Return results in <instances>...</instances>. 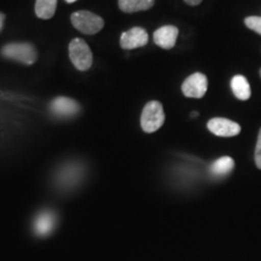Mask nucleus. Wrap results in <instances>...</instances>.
Segmentation results:
<instances>
[{"label": "nucleus", "mask_w": 261, "mask_h": 261, "mask_svg": "<svg viewBox=\"0 0 261 261\" xmlns=\"http://www.w3.org/2000/svg\"><path fill=\"white\" fill-rule=\"evenodd\" d=\"M165 123V112L162 104L158 100H151L145 104L140 115V126L145 133H154Z\"/></svg>", "instance_id": "nucleus-1"}, {"label": "nucleus", "mask_w": 261, "mask_h": 261, "mask_svg": "<svg viewBox=\"0 0 261 261\" xmlns=\"http://www.w3.org/2000/svg\"><path fill=\"white\" fill-rule=\"evenodd\" d=\"M2 55L5 58L25 65H32L38 60V52L29 42H12L5 45L2 50Z\"/></svg>", "instance_id": "nucleus-2"}, {"label": "nucleus", "mask_w": 261, "mask_h": 261, "mask_svg": "<svg viewBox=\"0 0 261 261\" xmlns=\"http://www.w3.org/2000/svg\"><path fill=\"white\" fill-rule=\"evenodd\" d=\"M69 57L74 67L81 71L89 70L93 62V55L90 46L86 44V41L79 38L70 41Z\"/></svg>", "instance_id": "nucleus-3"}, {"label": "nucleus", "mask_w": 261, "mask_h": 261, "mask_svg": "<svg viewBox=\"0 0 261 261\" xmlns=\"http://www.w3.org/2000/svg\"><path fill=\"white\" fill-rule=\"evenodd\" d=\"M71 23L77 31L87 35L97 34L104 27L103 18L90 11L74 12L71 15Z\"/></svg>", "instance_id": "nucleus-4"}, {"label": "nucleus", "mask_w": 261, "mask_h": 261, "mask_svg": "<svg viewBox=\"0 0 261 261\" xmlns=\"http://www.w3.org/2000/svg\"><path fill=\"white\" fill-rule=\"evenodd\" d=\"M208 79L204 74L194 73L181 85V92L189 98H202L207 93Z\"/></svg>", "instance_id": "nucleus-5"}, {"label": "nucleus", "mask_w": 261, "mask_h": 261, "mask_svg": "<svg viewBox=\"0 0 261 261\" xmlns=\"http://www.w3.org/2000/svg\"><path fill=\"white\" fill-rule=\"evenodd\" d=\"M51 113L61 119H69L80 113V106L76 100L68 97H57L51 102Z\"/></svg>", "instance_id": "nucleus-6"}, {"label": "nucleus", "mask_w": 261, "mask_h": 261, "mask_svg": "<svg viewBox=\"0 0 261 261\" xmlns=\"http://www.w3.org/2000/svg\"><path fill=\"white\" fill-rule=\"evenodd\" d=\"M207 128L210 132L218 137H234L241 133V126L232 120L224 119V117H214L207 123Z\"/></svg>", "instance_id": "nucleus-7"}, {"label": "nucleus", "mask_w": 261, "mask_h": 261, "mask_svg": "<svg viewBox=\"0 0 261 261\" xmlns=\"http://www.w3.org/2000/svg\"><path fill=\"white\" fill-rule=\"evenodd\" d=\"M149 35L144 28L133 27L129 31L122 33L120 38V46L125 50L143 47L148 44Z\"/></svg>", "instance_id": "nucleus-8"}, {"label": "nucleus", "mask_w": 261, "mask_h": 261, "mask_svg": "<svg viewBox=\"0 0 261 261\" xmlns=\"http://www.w3.org/2000/svg\"><path fill=\"white\" fill-rule=\"evenodd\" d=\"M179 35V29L175 25H163L154 33V41L159 47L171 50L174 47Z\"/></svg>", "instance_id": "nucleus-9"}, {"label": "nucleus", "mask_w": 261, "mask_h": 261, "mask_svg": "<svg viewBox=\"0 0 261 261\" xmlns=\"http://www.w3.org/2000/svg\"><path fill=\"white\" fill-rule=\"evenodd\" d=\"M231 90L234 97L240 100H248L252 96L250 85L248 83L247 77L243 75H234L231 79Z\"/></svg>", "instance_id": "nucleus-10"}, {"label": "nucleus", "mask_w": 261, "mask_h": 261, "mask_svg": "<svg viewBox=\"0 0 261 261\" xmlns=\"http://www.w3.org/2000/svg\"><path fill=\"white\" fill-rule=\"evenodd\" d=\"M155 0H119V8L126 14L145 11L154 6Z\"/></svg>", "instance_id": "nucleus-11"}, {"label": "nucleus", "mask_w": 261, "mask_h": 261, "mask_svg": "<svg viewBox=\"0 0 261 261\" xmlns=\"http://www.w3.org/2000/svg\"><path fill=\"white\" fill-rule=\"evenodd\" d=\"M57 9V0H37L35 2V15L41 19H50Z\"/></svg>", "instance_id": "nucleus-12"}, {"label": "nucleus", "mask_w": 261, "mask_h": 261, "mask_svg": "<svg viewBox=\"0 0 261 261\" xmlns=\"http://www.w3.org/2000/svg\"><path fill=\"white\" fill-rule=\"evenodd\" d=\"M234 167V161L230 156H223V158L218 159L217 161L213 162L211 166V173L215 177H223L232 171Z\"/></svg>", "instance_id": "nucleus-13"}, {"label": "nucleus", "mask_w": 261, "mask_h": 261, "mask_svg": "<svg viewBox=\"0 0 261 261\" xmlns=\"http://www.w3.org/2000/svg\"><path fill=\"white\" fill-rule=\"evenodd\" d=\"M54 225V217L50 213H44L38 218L37 228L39 232H47Z\"/></svg>", "instance_id": "nucleus-14"}, {"label": "nucleus", "mask_w": 261, "mask_h": 261, "mask_svg": "<svg viewBox=\"0 0 261 261\" xmlns=\"http://www.w3.org/2000/svg\"><path fill=\"white\" fill-rule=\"evenodd\" d=\"M244 24L250 31L261 35V16H248L247 18H244Z\"/></svg>", "instance_id": "nucleus-15"}, {"label": "nucleus", "mask_w": 261, "mask_h": 261, "mask_svg": "<svg viewBox=\"0 0 261 261\" xmlns=\"http://www.w3.org/2000/svg\"><path fill=\"white\" fill-rule=\"evenodd\" d=\"M254 160H255L256 167L261 169V128L257 135V142L255 146V152H254Z\"/></svg>", "instance_id": "nucleus-16"}, {"label": "nucleus", "mask_w": 261, "mask_h": 261, "mask_svg": "<svg viewBox=\"0 0 261 261\" xmlns=\"http://www.w3.org/2000/svg\"><path fill=\"white\" fill-rule=\"evenodd\" d=\"M184 2L190 6H197V5L201 4L202 0H184Z\"/></svg>", "instance_id": "nucleus-17"}, {"label": "nucleus", "mask_w": 261, "mask_h": 261, "mask_svg": "<svg viewBox=\"0 0 261 261\" xmlns=\"http://www.w3.org/2000/svg\"><path fill=\"white\" fill-rule=\"evenodd\" d=\"M4 22H5V15L0 12V31H2L3 27H4Z\"/></svg>", "instance_id": "nucleus-18"}, {"label": "nucleus", "mask_w": 261, "mask_h": 261, "mask_svg": "<svg viewBox=\"0 0 261 261\" xmlns=\"http://www.w3.org/2000/svg\"><path fill=\"white\" fill-rule=\"evenodd\" d=\"M198 116V113L197 112H194L191 114V117H197Z\"/></svg>", "instance_id": "nucleus-19"}, {"label": "nucleus", "mask_w": 261, "mask_h": 261, "mask_svg": "<svg viewBox=\"0 0 261 261\" xmlns=\"http://www.w3.org/2000/svg\"><path fill=\"white\" fill-rule=\"evenodd\" d=\"M65 2H67L68 4H71V3H75V2H76V0H65Z\"/></svg>", "instance_id": "nucleus-20"}, {"label": "nucleus", "mask_w": 261, "mask_h": 261, "mask_svg": "<svg viewBox=\"0 0 261 261\" xmlns=\"http://www.w3.org/2000/svg\"><path fill=\"white\" fill-rule=\"evenodd\" d=\"M260 77H261V69H260Z\"/></svg>", "instance_id": "nucleus-21"}]
</instances>
